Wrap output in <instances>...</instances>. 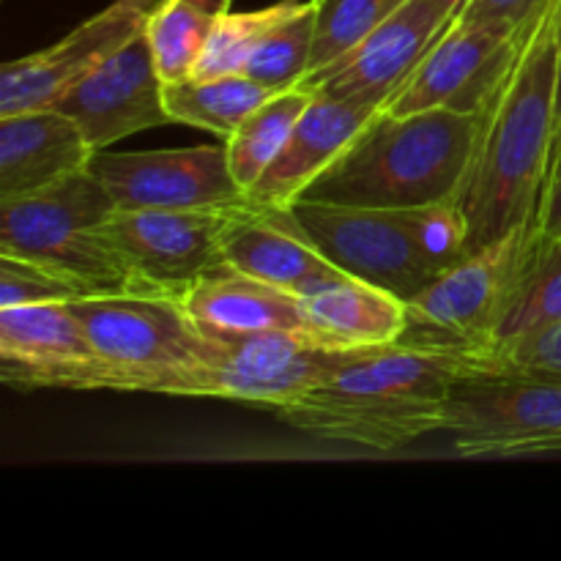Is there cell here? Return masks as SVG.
Masks as SVG:
<instances>
[{
	"label": "cell",
	"instance_id": "obj_1",
	"mask_svg": "<svg viewBox=\"0 0 561 561\" xmlns=\"http://www.w3.org/2000/svg\"><path fill=\"white\" fill-rule=\"evenodd\" d=\"M559 126V0L520 27L480 107L474 153L455 195L469 252L537 225Z\"/></svg>",
	"mask_w": 561,
	"mask_h": 561
},
{
	"label": "cell",
	"instance_id": "obj_2",
	"mask_svg": "<svg viewBox=\"0 0 561 561\" xmlns=\"http://www.w3.org/2000/svg\"><path fill=\"white\" fill-rule=\"evenodd\" d=\"M485 370L496 365L400 343L381 345L351 359L277 414L307 436L392 453L427 433H444L453 387Z\"/></svg>",
	"mask_w": 561,
	"mask_h": 561
},
{
	"label": "cell",
	"instance_id": "obj_3",
	"mask_svg": "<svg viewBox=\"0 0 561 561\" xmlns=\"http://www.w3.org/2000/svg\"><path fill=\"white\" fill-rule=\"evenodd\" d=\"M480 110H378L299 201L411 208L455 201L474 153Z\"/></svg>",
	"mask_w": 561,
	"mask_h": 561
},
{
	"label": "cell",
	"instance_id": "obj_4",
	"mask_svg": "<svg viewBox=\"0 0 561 561\" xmlns=\"http://www.w3.org/2000/svg\"><path fill=\"white\" fill-rule=\"evenodd\" d=\"M288 214L340 272L411 301L469 255L455 201L411 208H359L296 201Z\"/></svg>",
	"mask_w": 561,
	"mask_h": 561
},
{
	"label": "cell",
	"instance_id": "obj_5",
	"mask_svg": "<svg viewBox=\"0 0 561 561\" xmlns=\"http://www.w3.org/2000/svg\"><path fill=\"white\" fill-rule=\"evenodd\" d=\"M113 214L110 192L82 170L33 195L0 201V255L42 263L91 296L148 294L104 233Z\"/></svg>",
	"mask_w": 561,
	"mask_h": 561
},
{
	"label": "cell",
	"instance_id": "obj_6",
	"mask_svg": "<svg viewBox=\"0 0 561 561\" xmlns=\"http://www.w3.org/2000/svg\"><path fill=\"white\" fill-rule=\"evenodd\" d=\"M537 230L540 225H524L469 252L431 288L405 301V327L398 343L493 362L499 327L507 316Z\"/></svg>",
	"mask_w": 561,
	"mask_h": 561
},
{
	"label": "cell",
	"instance_id": "obj_7",
	"mask_svg": "<svg viewBox=\"0 0 561 561\" xmlns=\"http://www.w3.org/2000/svg\"><path fill=\"white\" fill-rule=\"evenodd\" d=\"M444 433L460 458L561 453V378L507 370L460 378Z\"/></svg>",
	"mask_w": 561,
	"mask_h": 561
},
{
	"label": "cell",
	"instance_id": "obj_8",
	"mask_svg": "<svg viewBox=\"0 0 561 561\" xmlns=\"http://www.w3.org/2000/svg\"><path fill=\"white\" fill-rule=\"evenodd\" d=\"M99 362L75 367L47 389H77L91 373L153 370L206 359L208 340L179 299L164 294H102L69 301Z\"/></svg>",
	"mask_w": 561,
	"mask_h": 561
},
{
	"label": "cell",
	"instance_id": "obj_9",
	"mask_svg": "<svg viewBox=\"0 0 561 561\" xmlns=\"http://www.w3.org/2000/svg\"><path fill=\"white\" fill-rule=\"evenodd\" d=\"M88 170L121 211H190L244 203L225 146L124 153L104 148L93 153Z\"/></svg>",
	"mask_w": 561,
	"mask_h": 561
},
{
	"label": "cell",
	"instance_id": "obj_10",
	"mask_svg": "<svg viewBox=\"0 0 561 561\" xmlns=\"http://www.w3.org/2000/svg\"><path fill=\"white\" fill-rule=\"evenodd\" d=\"M239 206L190 211L115 208L104 222V233L118 247L148 294L179 299L203 274L225 263L222 233Z\"/></svg>",
	"mask_w": 561,
	"mask_h": 561
},
{
	"label": "cell",
	"instance_id": "obj_11",
	"mask_svg": "<svg viewBox=\"0 0 561 561\" xmlns=\"http://www.w3.org/2000/svg\"><path fill=\"white\" fill-rule=\"evenodd\" d=\"M455 14L436 0H405L376 31L334 64L305 80L312 91L345 102L383 107L416 71Z\"/></svg>",
	"mask_w": 561,
	"mask_h": 561
},
{
	"label": "cell",
	"instance_id": "obj_12",
	"mask_svg": "<svg viewBox=\"0 0 561 561\" xmlns=\"http://www.w3.org/2000/svg\"><path fill=\"white\" fill-rule=\"evenodd\" d=\"M518 33L520 27L510 22L453 20L383 110L394 115L436 107L480 110L507 64Z\"/></svg>",
	"mask_w": 561,
	"mask_h": 561
},
{
	"label": "cell",
	"instance_id": "obj_13",
	"mask_svg": "<svg viewBox=\"0 0 561 561\" xmlns=\"http://www.w3.org/2000/svg\"><path fill=\"white\" fill-rule=\"evenodd\" d=\"M55 107L80 124L93 151H104L137 131L173 124L164 107V80L142 33L121 44Z\"/></svg>",
	"mask_w": 561,
	"mask_h": 561
},
{
	"label": "cell",
	"instance_id": "obj_14",
	"mask_svg": "<svg viewBox=\"0 0 561 561\" xmlns=\"http://www.w3.org/2000/svg\"><path fill=\"white\" fill-rule=\"evenodd\" d=\"M142 11L115 0L53 47L0 66V115L55 107L71 88L85 80L121 44L146 27Z\"/></svg>",
	"mask_w": 561,
	"mask_h": 561
},
{
	"label": "cell",
	"instance_id": "obj_15",
	"mask_svg": "<svg viewBox=\"0 0 561 561\" xmlns=\"http://www.w3.org/2000/svg\"><path fill=\"white\" fill-rule=\"evenodd\" d=\"M378 110L376 104L345 102L316 91L266 173L244 192L247 206L283 211L299 201L301 192L345 151Z\"/></svg>",
	"mask_w": 561,
	"mask_h": 561
},
{
	"label": "cell",
	"instance_id": "obj_16",
	"mask_svg": "<svg viewBox=\"0 0 561 561\" xmlns=\"http://www.w3.org/2000/svg\"><path fill=\"white\" fill-rule=\"evenodd\" d=\"M222 257L239 272L266 279L299 296L345 274L334 263H329L321 250L301 233L288 208L257 211L241 203L222 233Z\"/></svg>",
	"mask_w": 561,
	"mask_h": 561
},
{
	"label": "cell",
	"instance_id": "obj_17",
	"mask_svg": "<svg viewBox=\"0 0 561 561\" xmlns=\"http://www.w3.org/2000/svg\"><path fill=\"white\" fill-rule=\"evenodd\" d=\"M91 142L58 107L0 115V201L33 195L88 170Z\"/></svg>",
	"mask_w": 561,
	"mask_h": 561
},
{
	"label": "cell",
	"instance_id": "obj_18",
	"mask_svg": "<svg viewBox=\"0 0 561 561\" xmlns=\"http://www.w3.org/2000/svg\"><path fill=\"white\" fill-rule=\"evenodd\" d=\"M0 378L16 389H47L55 376L99 362L69 301L0 310Z\"/></svg>",
	"mask_w": 561,
	"mask_h": 561
},
{
	"label": "cell",
	"instance_id": "obj_19",
	"mask_svg": "<svg viewBox=\"0 0 561 561\" xmlns=\"http://www.w3.org/2000/svg\"><path fill=\"white\" fill-rule=\"evenodd\" d=\"M179 301L203 334L272 332V329L316 334L307 321L305 301L299 294L239 272L230 263H219L217 268L203 274L179 296Z\"/></svg>",
	"mask_w": 561,
	"mask_h": 561
},
{
	"label": "cell",
	"instance_id": "obj_20",
	"mask_svg": "<svg viewBox=\"0 0 561 561\" xmlns=\"http://www.w3.org/2000/svg\"><path fill=\"white\" fill-rule=\"evenodd\" d=\"M312 332L337 348L394 345L405 327V301L343 274L301 296Z\"/></svg>",
	"mask_w": 561,
	"mask_h": 561
},
{
	"label": "cell",
	"instance_id": "obj_21",
	"mask_svg": "<svg viewBox=\"0 0 561 561\" xmlns=\"http://www.w3.org/2000/svg\"><path fill=\"white\" fill-rule=\"evenodd\" d=\"M230 0H162L146 16V36L153 64L164 82L190 80L206 55Z\"/></svg>",
	"mask_w": 561,
	"mask_h": 561
},
{
	"label": "cell",
	"instance_id": "obj_22",
	"mask_svg": "<svg viewBox=\"0 0 561 561\" xmlns=\"http://www.w3.org/2000/svg\"><path fill=\"white\" fill-rule=\"evenodd\" d=\"M268 96H274V91L247 75L190 77V80L164 82V107L173 124L214 131L225 140Z\"/></svg>",
	"mask_w": 561,
	"mask_h": 561
},
{
	"label": "cell",
	"instance_id": "obj_23",
	"mask_svg": "<svg viewBox=\"0 0 561 561\" xmlns=\"http://www.w3.org/2000/svg\"><path fill=\"white\" fill-rule=\"evenodd\" d=\"M553 323H561V239L537 230L507 316L499 327L493 354Z\"/></svg>",
	"mask_w": 561,
	"mask_h": 561
},
{
	"label": "cell",
	"instance_id": "obj_24",
	"mask_svg": "<svg viewBox=\"0 0 561 561\" xmlns=\"http://www.w3.org/2000/svg\"><path fill=\"white\" fill-rule=\"evenodd\" d=\"M312 96H316V91L310 85H305V82L294 88H285V91H277L261 107L252 110L241 121L239 129L225 140L230 173L239 181L241 190L247 192L266 173V168L274 162L279 148L285 146V140L290 137L296 121L301 118V113L312 102Z\"/></svg>",
	"mask_w": 561,
	"mask_h": 561
},
{
	"label": "cell",
	"instance_id": "obj_25",
	"mask_svg": "<svg viewBox=\"0 0 561 561\" xmlns=\"http://www.w3.org/2000/svg\"><path fill=\"white\" fill-rule=\"evenodd\" d=\"M312 38H316V0H299L296 9L257 44L241 75L274 93L301 85L312 69Z\"/></svg>",
	"mask_w": 561,
	"mask_h": 561
},
{
	"label": "cell",
	"instance_id": "obj_26",
	"mask_svg": "<svg viewBox=\"0 0 561 561\" xmlns=\"http://www.w3.org/2000/svg\"><path fill=\"white\" fill-rule=\"evenodd\" d=\"M403 3L405 0H316L310 75L351 53Z\"/></svg>",
	"mask_w": 561,
	"mask_h": 561
},
{
	"label": "cell",
	"instance_id": "obj_27",
	"mask_svg": "<svg viewBox=\"0 0 561 561\" xmlns=\"http://www.w3.org/2000/svg\"><path fill=\"white\" fill-rule=\"evenodd\" d=\"M299 0H285V3H274L268 9L244 11V14H228L219 20L217 31H214L211 42H208L206 55L197 64L192 77H219V75H241L247 60L257 49V44L268 36L272 27H277L290 11L296 9Z\"/></svg>",
	"mask_w": 561,
	"mask_h": 561
},
{
	"label": "cell",
	"instance_id": "obj_28",
	"mask_svg": "<svg viewBox=\"0 0 561 561\" xmlns=\"http://www.w3.org/2000/svg\"><path fill=\"white\" fill-rule=\"evenodd\" d=\"M91 296L82 285L71 283L64 274L25 261V257L0 255V310L5 307L53 305V301H75Z\"/></svg>",
	"mask_w": 561,
	"mask_h": 561
},
{
	"label": "cell",
	"instance_id": "obj_29",
	"mask_svg": "<svg viewBox=\"0 0 561 561\" xmlns=\"http://www.w3.org/2000/svg\"><path fill=\"white\" fill-rule=\"evenodd\" d=\"M496 370L507 373H531V376L561 378V323L529 334L518 343L507 345L493 354Z\"/></svg>",
	"mask_w": 561,
	"mask_h": 561
},
{
	"label": "cell",
	"instance_id": "obj_30",
	"mask_svg": "<svg viewBox=\"0 0 561 561\" xmlns=\"http://www.w3.org/2000/svg\"><path fill=\"white\" fill-rule=\"evenodd\" d=\"M548 0H469L458 11V22H510L524 27L531 16L542 11Z\"/></svg>",
	"mask_w": 561,
	"mask_h": 561
},
{
	"label": "cell",
	"instance_id": "obj_31",
	"mask_svg": "<svg viewBox=\"0 0 561 561\" xmlns=\"http://www.w3.org/2000/svg\"><path fill=\"white\" fill-rule=\"evenodd\" d=\"M542 233L559 236L561 239V131L553 140L551 164H548L546 190H542L540 219H537Z\"/></svg>",
	"mask_w": 561,
	"mask_h": 561
},
{
	"label": "cell",
	"instance_id": "obj_32",
	"mask_svg": "<svg viewBox=\"0 0 561 561\" xmlns=\"http://www.w3.org/2000/svg\"><path fill=\"white\" fill-rule=\"evenodd\" d=\"M121 3L131 5V9L142 11V14H151V11H153V9H157V5H159V3H162V0H121Z\"/></svg>",
	"mask_w": 561,
	"mask_h": 561
},
{
	"label": "cell",
	"instance_id": "obj_33",
	"mask_svg": "<svg viewBox=\"0 0 561 561\" xmlns=\"http://www.w3.org/2000/svg\"><path fill=\"white\" fill-rule=\"evenodd\" d=\"M561 131V0H559V126L557 135Z\"/></svg>",
	"mask_w": 561,
	"mask_h": 561
},
{
	"label": "cell",
	"instance_id": "obj_34",
	"mask_svg": "<svg viewBox=\"0 0 561 561\" xmlns=\"http://www.w3.org/2000/svg\"><path fill=\"white\" fill-rule=\"evenodd\" d=\"M436 3H438V5H444V9H447L449 14H455V16H458V11L463 9V5L469 3V0H436Z\"/></svg>",
	"mask_w": 561,
	"mask_h": 561
}]
</instances>
